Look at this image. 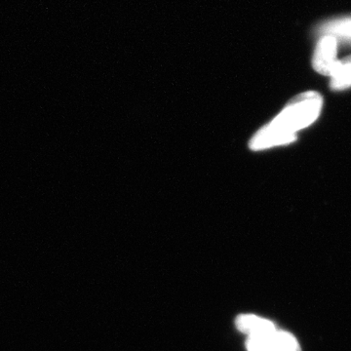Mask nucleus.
<instances>
[{
	"label": "nucleus",
	"mask_w": 351,
	"mask_h": 351,
	"mask_svg": "<svg viewBox=\"0 0 351 351\" xmlns=\"http://www.w3.org/2000/svg\"><path fill=\"white\" fill-rule=\"evenodd\" d=\"M235 326L248 337L258 336L277 330L272 321L254 314H240L235 319Z\"/></svg>",
	"instance_id": "3"
},
{
	"label": "nucleus",
	"mask_w": 351,
	"mask_h": 351,
	"mask_svg": "<svg viewBox=\"0 0 351 351\" xmlns=\"http://www.w3.org/2000/svg\"><path fill=\"white\" fill-rule=\"evenodd\" d=\"M263 351H302V348L294 335L278 330L269 345Z\"/></svg>",
	"instance_id": "5"
},
{
	"label": "nucleus",
	"mask_w": 351,
	"mask_h": 351,
	"mask_svg": "<svg viewBox=\"0 0 351 351\" xmlns=\"http://www.w3.org/2000/svg\"><path fill=\"white\" fill-rule=\"evenodd\" d=\"M330 77V85L335 91H343L351 87V55L336 62Z\"/></svg>",
	"instance_id": "4"
},
{
	"label": "nucleus",
	"mask_w": 351,
	"mask_h": 351,
	"mask_svg": "<svg viewBox=\"0 0 351 351\" xmlns=\"http://www.w3.org/2000/svg\"><path fill=\"white\" fill-rule=\"evenodd\" d=\"M323 98L317 92H304L294 97L269 123L252 137V151H263L291 144L297 133L315 122L322 110Z\"/></svg>",
	"instance_id": "1"
},
{
	"label": "nucleus",
	"mask_w": 351,
	"mask_h": 351,
	"mask_svg": "<svg viewBox=\"0 0 351 351\" xmlns=\"http://www.w3.org/2000/svg\"><path fill=\"white\" fill-rule=\"evenodd\" d=\"M338 43L336 36L325 34L318 41L314 50L313 59V69L322 75L330 76L332 66L338 61Z\"/></svg>",
	"instance_id": "2"
}]
</instances>
